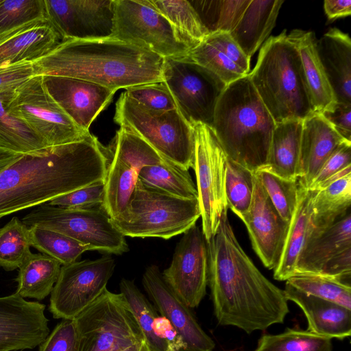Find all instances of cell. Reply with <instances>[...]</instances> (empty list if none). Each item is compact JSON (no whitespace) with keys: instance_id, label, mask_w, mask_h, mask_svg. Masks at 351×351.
Returning a JSON list of instances; mask_svg holds the SVG:
<instances>
[{"instance_id":"6da1fadb","label":"cell","mask_w":351,"mask_h":351,"mask_svg":"<svg viewBox=\"0 0 351 351\" xmlns=\"http://www.w3.org/2000/svg\"><path fill=\"white\" fill-rule=\"evenodd\" d=\"M219 222L207 241L208 285L219 324L250 334L282 324L289 312L284 291L269 280L244 252L227 212Z\"/></svg>"},{"instance_id":"7a4b0ae2","label":"cell","mask_w":351,"mask_h":351,"mask_svg":"<svg viewBox=\"0 0 351 351\" xmlns=\"http://www.w3.org/2000/svg\"><path fill=\"white\" fill-rule=\"evenodd\" d=\"M107 164L105 147L92 134L23 154L0 173V218L104 181Z\"/></svg>"},{"instance_id":"3957f363","label":"cell","mask_w":351,"mask_h":351,"mask_svg":"<svg viewBox=\"0 0 351 351\" xmlns=\"http://www.w3.org/2000/svg\"><path fill=\"white\" fill-rule=\"evenodd\" d=\"M165 58L114 38L64 39L32 62L35 75L90 82L117 91L162 82Z\"/></svg>"},{"instance_id":"277c9868","label":"cell","mask_w":351,"mask_h":351,"mask_svg":"<svg viewBox=\"0 0 351 351\" xmlns=\"http://www.w3.org/2000/svg\"><path fill=\"white\" fill-rule=\"evenodd\" d=\"M275 125L247 75L226 86L210 128L229 158L256 171L266 163Z\"/></svg>"},{"instance_id":"5b68a950","label":"cell","mask_w":351,"mask_h":351,"mask_svg":"<svg viewBox=\"0 0 351 351\" xmlns=\"http://www.w3.org/2000/svg\"><path fill=\"white\" fill-rule=\"evenodd\" d=\"M286 32L265 40L248 74L276 123L315 112L298 51Z\"/></svg>"},{"instance_id":"8992f818","label":"cell","mask_w":351,"mask_h":351,"mask_svg":"<svg viewBox=\"0 0 351 351\" xmlns=\"http://www.w3.org/2000/svg\"><path fill=\"white\" fill-rule=\"evenodd\" d=\"M200 217L198 199L173 196L138 179L125 210L111 220L125 237L169 239L196 225Z\"/></svg>"},{"instance_id":"52a82bcc","label":"cell","mask_w":351,"mask_h":351,"mask_svg":"<svg viewBox=\"0 0 351 351\" xmlns=\"http://www.w3.org/2000/svg\"><path fill=\"white\" fill-rule=\"evenodd\" d=\"M114 121L144 140L162 158L187 170L192 168L193 129L178 108L149 110L123 93L116 104Z\"/></svg>"},{"instance_id":"ba28073f","label":"cell","mask_w":351,"mask_h":351,"mask_svg":"<svg viewBox=\"0 0 351 351\" xmlns=\"http://www.w3.org/2000/svg\"><path fill=\"white\" fill-rule=\"evenodd\" d=\"M74 320L78 351H113L145 341L123 295L107 288Z\"/></svg>"},{"instance_id":"9c48e42d","label":"cell","mask_w":351,"mask_h":351,"mask_svg":"<svg viewBox=\"0 0 351 351\" xmlns=\"http://www.w3.org/2000/svg\"><path fill=\"white\" fill-rule=\"evenodd\" d=\"M112 38L131 43L163 58H186L193 46L151 0H115Z\"/></svg>"},{"instance_id":"30bf717a","label":"cell","mask_w":351,"mask_h":351,"mask_svg":"<svg viewBox=\"0 0 351 351\" xmlns=\"http://www.w3.org/2000/svg\"><path fill=\"white\" fill-rule=\"evenodd\" d=\"M1 99L7 111L28 125L48 147L77 142L91 135L79 128L51 97L42 75L32 77Z\"/></svg>"},{"instance_id":"8fae6325","label":"cell","mask_w":351,"mask_h":351,"mask_svg":"<svg viewBox=\"0 0 351 351\" xmlns=\"http://www.w3.org/2000/svg\"><path fill=\"white\" fill-rule=\"evenodd\" d=\"M21 221L28 228L37 226L60 232L94 250L116 255L129 250L125 236L101 206L77 210L45 203L25 215Z\"/></svg>"},{"instance_id":"7c38bea8","label":"cell","mask_w":351,"mask_h":351,"mask_svg":"<svg viewBox=\"0 0 351 351\" xmlns=\"http://www.w3.org/2000/svg\"><path fill=\"white\" fill-rule=\"evenodd\" d=\"M192 126V168L196 177L202 230L208 241L215 234L222 214L228 209L225 190L227 156L210 126L201 123Z\"/></svg>"},{"instance_id":"4fadbf2b","label":"cell","mask_w":351,"mask_h":351,"mask_svg":"<svg viewBox=\"0 0 351 351\" xmlns=\"http://www.w3.org/2000/svg\"><path fill=\"white\" fill-rule=\"evenodd\" d=\"M105 152L108 164L101 207L113 219L125 210L141 169L164 158L141 138L121 128Z\"/></svg>"},{"instance_id":"5bb4252c","label":"cell","mask_w":351,"mask_h":351,"mask_svg":"<svg viewBox=\"0 0 351 351\" xmlns=\"http://www.w3.org/2000/svg\"><path fill=\"white\" fill-rule=\"evenodd\" d=\"M162 78L185 119L191 125L211 127L217 101L227 85L187 58H165Z\"/></svg>"},{"instance_id":"9a60e30c","label":"cell","mask_w":351,"mask_h":351,"mask_svg":"<svg viewBox=\"0 0 351 351\" xmlns=\"http://www.w3.org/2000/svg\"><path fill=\"white\" fill-rule=\"evenodd\" d=\"M115 266L110 256L62 265L50 297L56 319H74L107 288Z\"/></svg>"},{"instance_id":"2e32d148","label":"cell","mask_w":351,"mask_h":351,"mask_svg":"<svg viewBox=\"0 0 351 351\" xmlns=\"http://www.w3.org/2000/svg\"><path fill=\"white\" fill-rule=\"evenodd\" d=\"M162 275L187 306H199L206 293L208 280L207 241L199 226L195 225L184 233L169 267Z\"/></svg>"},{"instance_id":"e0dca14e","label":"cell","mask_w":351,"mask_h":351,"mask_svg":"<svg viewBox=\"0 0 351 351\" xmlns=\"http://www.w3.org/2000/svg\"><path fill=\"white\" fill-rule=\"evenodd\" d=\"M47 19L64 39L111 38L115 0H44Z\"/></svg>"},{"instance_id":"ac0fdd59","label":"cell","mask_w":351,"mask_h":351,"mask_svg":"<svg viewBox=\"0 0 351 351\" xmlns=\"http://www.w3.org/2000/svg\"><path fill=\"white\" fill-rule=\"evenodd\" d=\"M237 217L245 224L252 247L263 264L274 270L280 262L289 223L275 208L256 171L250 208Z\"/></svg>"},{"instance_id":"d6986e66","label":"cell","mask_w":351,"mask_h":351,"mask_svg":"<svg viewBox=\"0 0 351 351\" xmlns=\"http://www.w3.org/2000/svg\"><path fill=\"white\" fill-rule=\"evenodd\" d=\"M45 305L17 293L0 298V351L33 349L49 334Z\"/></svg>"},{"instance_id":"ffe728a7","label":"cell","mask_w":351,"mask_h":351,"mask_svg":"<svg viewBox=\"0 0 351 351\" xmlns=\"http://www.w3.org/2000/svg\"><path fill=\"white\" fill-rule=\"evenodd\" d=\"M142 283L161 315L182 337V351H213L215 342L201 328L190 308L165 282L156 265L146 267Z\"/></svg>"},{"instance_id":"44dd1931","label":"cell","mask_w":351,"mask_h":351,"mask_svg":"<svg viewBox=\"0 0 351 351\" xmlns=\"http://www.w3.org/2000/svg\"><path fill=\"white\" fill-rule=\"evenodd\" d=\"M56 101L81 129L89 131L93 121L112 100L115 90L76 78L43 76Z\"/></svg>"},{"instance_id":"7402d4cb","label":"cell","mask_w":351,"mask_h":351,"mask_svg":"<svg viewBox=\"0 0 351 351\" xmlns=\"http://www.w3.org/2000/svg\"><path fill=\"white\" fill-rule=\"evenodd\" d=\"M64 40L48 19H38L0 34V66L34 60Z\"/></svg>"},{"instance_id":"603a6c76","label":"cell","mask_w":351,"mask_h":351,"mask_svg":"<svg viewBox=\"0 0 351 351\" xmlns=\"http://www.w3.org/2000/svg\"><path fill=\"white\" fill-rule=\"evenodd\" d=\"M346 141H348L343 138L321 113L314 112L303 120L299 185L308 189L324 162Z\"/></svg>"},{"instance_id":"cb8c5ba5","label":"cell","mask_w":351,"mask_h":351,"mask_svg":"<svg viewBox=\"0 0 351 351\" xmlns=\"http://www.w3.org/2000/svg\"><path fill=\"white\" fill-rule=\"evenodd\" d=\"M287 300L298 305L308 321L307 331L330 339H343L351 335V310L297 289L286 282Z\"/></svg>"},{"instance_id":"d4e9b609","label":"cell","mask_w":351,"mask_h":351,"mask_svg":"<svg viewBox=\"0 0 351 351\" xmlns=\"http://www.w3.org/2000/svg\"><path fill=\"white\" fill-rule=\"evenodd\" d=\"M350 248V210L328 227H314L299 257L295 274H320L330 261Z\"/></svg>"},{"instance_id":"484cf974","label":"cell","mask_w":351,"mask_h":351,"mask_svg":"<svg viewBox=\"0 0 351 351\" xmlns=\"http://www.w3.org/2000/svg\"><path fill=\"white\" fill-rule=\"evenodd\" d=\"M318 56L336 101L351 104V40L348 34L331 28L316 40Z\"/></svg>"},{"instance_id":"4316f807","label":"cell","mask_w":351,"mask_h":351,"mask_svg":"<svg viewBox=\"0 0 351 351\" xmlns=\"http://www.w3.org/2000/svg\"><path fill=\"white\" fill-rule=\"evenodd\" d=\"M315 191L298 184L296 208L289 223L280 262L274 269V278L277 280H287L295 274L300 254L314 228L313 199Z\"/></svg>"},{"instance_id":"83f0119b","label":"cell","mask_w":351,"mask_h":351,"mask_svg":"<svg viewBox=\"0 0 351 351\" xmlns=\"http://www.w3.org/2000/svg\"><path fill=\"white\" fill-rule=\"evenodd\" d=\"M287 36L298 51L315 112L322 113L337 101L318 56L315 34L293 29Z\"/></svg>"},{"instance_id":"f1b7e54d","label":"cell","mask_w":351,"mask_h":351,"mask_svg":"<svg viewBox=\"0 0 351 351\" xmlns=\"http://www.w3.org/2000/svg\"><path fill=\"white\" fill-rule=\"evenodd\" d=\"M283 3V0H250L230 33L250 59L269 36Z\"/></svg>"},{"instance_id":"f546056e","label":"cell","mask_w":351,"mask_h":351,"mask_svg":"<svg viewBox=\"0 0 351 351\" xmlns=\"http://www.w3.org/2000/svg\"><path fill=\"white\" fill-rule=\"evenodd\" d=\"M302 127V120L276 123L266 163L258 170L285 179L298 180Z\"/></svg>"},{"instance_id":"4dcf8cb0","label":"cell","mask_w":351,"mask_h":351,"mask_svg":"<svg viewBox=\"0 0 351 351\" xmlns=\"http://www.w3.org/2000/svg\"><path fill=\"white\" fill-rule=\"evenodd\" d=\"M61 265L59 261L48 255L31 253L19 267L16 293L23 298L43 300L51 293Z\"/></svg>"},{"instance_id":"1f68e13d","label":"cell","mask_w":351,"mask_h":351,"mask_svg":"<svg viewBox=\"0 0 351 351\" xmlns=\"http://www.w3.org/2000/svg\"><path fill=\"white\" fill-rule=\"evenodd\" d=\"M351 171L316 190L313 199V223L328 227L350 210Z\"/></svg>"},{"instance_id":"d6a6232c","label":"cell","mask_w":351,"mask_h":351,"mask_svg":"<svg viewBox=\"0 0 351 351\" xmlns=\"http://www.w3.org/2000/svg\"><path fill=\"white\" fill-rule=\"evenodd\" d=\"M138 179L142 184L180 198L198 199L196 185L189 173L165 159L157 165L143 167Z\"/></svg>"},{"instance_id":"836d02e7","label":"cell","mask_w":351,"mask_h":351,"mask_svg":"<svg viewBox=\"0 0 351 351\" xmlns=\"http://www.w3.org/2000/svg\"><path fill=\"white\" fill-rule=\"evenodd\" d=\"M119 287L121 293L128 303L150 351H171L168 344L157 333L158 315L147 298L132 280L123 278Z\"/></svg>"},{"instance_id":"e575fe53","label":"cell","mask_w":351,"mask_h":351,"mask_svg":"<svg viewBox=\"0 0 351 351\" xmlns=\"http://www.w3.org/2000/svg\"><path fill=\"white\" fill-rule=\"evenodd\" d=\"M48 147H50L28 125L7 111L0 99V148L27 154Z\"/></svg>"},{"instance_id":"d590c367","label":"cell","mask_w":351,"mask_h":351,"mask_svg":"<svg viewBox=\"0 0 351 351\" xmlns=\"http://www.w3.org/2000/svg\"><path fill=\"white\" fill-rule=\"evenodd\" d=\"M31 246L48 255L61 265H66L77 261L81 255L94 249L71 237L49 229L32 226L29 228Z\"/></svg>"},{"instance_id":"8d00e7d4","label":"cell","mask_w":351,"mask_h":351,"mask_svg":"<svg viewBox=\"0 0 351 351\" xmlns=\"http://www.w3.org/2000/svg\"><path fill=\"white\" fill-rule=\"evenodd\" d=\"M209 34L230 33L250 0L189 1Z\"/></svg>"},{"instance_id":"74e56055","label":"cell","mask_w":351,"mask_h":351,"mask_svg":"<svg viewBox=\"0 0 351 351\" xmlns=\"http://www.w3.org/2000/svg\"><path fill=\"white\" fill-rule=\"evenodd\" d=\"M151 1L193 47L209 34L189 1L151 0Z\"/></svg>"},{"instance_id":"f35d334b","label":"cell","mask_w":351,"mask_h":351,"mask_svg":"<svg viewBox=\"0 0 351 351\" xmlns=\"http://www.w3.org/2000/svg\"><path fill=\"white\" fill-rule=\"evenodd\" d=\"M254 351H332V348L330 338L288 328L280 334L263 335Z\"/></svg>"},{"instance_id":"ab89813d","label":"cell","mask_w":351,"mask_h":351,"mask_svg":"<svg viewBox=\"0 0 351 351\" xmlns=\"http://www.w3.org/2000/svg\"><path fill=\"white\" fill-rule=\"evenodd\" d=\"M29 228L14 217L0 228V267L12 271L21 265L30 251Z\"/></svg>"},{"instance_id":"60d3db41","label":"cell","mask_w":351,"mask_h":351,"mask_svg":"<svg viewBox=\"0 0 351 351\" xmlns=\"http://www.w3.org/2000/svg\"><path fill=\"white\" fill-rule=\"evenodd\" d=\"M255 171L233 161L227 156L225 179L228 208L237 216L245 213L252 202Z\"/></svg>"},{"instance_id":"b9f144b4","label":"cell","mask_w":351,"mask_h":351,"mask_svg":"<svg viewBox=\"0 0 351 351\" xmlns=\"http://www.w3.org/2000/svg\"><path fill=\"white\" fill-rule=\"evenodd\" d=\"M286 282L309 295L351 310V287L332 278L313 274H295Z\"/></svg>"},{"instance_id":"7bdbcfd3","label":"cell","mask_w":351,"mask_h":351,"mask_svg":"<svg viewBox=\"0 0 351 351\" xmlns=\"http://www.w3.org/2000/svg\"><path fill=\"white\" fill-rule=\"evenodd\" d=\"M186 58L213 72L226 85L248 75L205 38L189 51Z\"/></svg>"},{"instance_id":"ee69618b","label":"cell","mask_w":351,"mask_h":351,"mask_svg":"<svg viewBox=\"0 0 351 351\" xmlns=\"http://www.w3.org/2000/svg\"><path fill=\"white\" fill-rule=\"evenodd\" d=\"M256 173L275 208L290 223L298 202V180L282 178L265 171Z\"/></svg>"},{"instance_id":"f6af8a7d","label":"cell","mask_w":351,"mask_h":351,"mask_svg":"<svg viewBox=\"0 0 351 351\" xmlns=\"http://www.w3.org/2000/svg\"><path fill=\"white\" fill-rule=\"evenodd\" d=\"M38 19H47L44 0H0V34Z\"/></svg>"},{"instance_id":"bcb514c9","label":"cell","mask_w":351,"mask_h":351,"mask_svg":"<svg viewBox=\"0 0 351 351\" xmlns=\"http://www.w3.org/2000/svg\"><path fill=\"white\" fill-rule=\"evenodd\" d=\"M125 94L149 110L168 111L177 108L175 100L163 81L130 87L125 90Z\"/></svg>"},{"instance_id":"7dc6e473","label":"cell","mask_w":351,"mask_h":351,"mask_svg":"<svg viewBox=\"0 0 351 351\" xmlns=\"http://www.w3.org/2000/svg\"><path fill=\"white\" fill-rule=\"evenodd\" d=\"M104 181H100L58 196L48 204L63 208L77 210L101 207L104 202Z\"/></svg>"},{"instance_id":"c3c4849f","label":"cell","mask_w":351,"mask_h":351,"mask_svg":"<svg viewBox=\"0 0 351 351\" xmlns=\"http://www.w3.org/2000/svg\"><path fill=\"white\" fill-rule=\"evenodd\" d=\"M39 346V351H78V337L74 319H62Z\"/></svg>"},{"instance_id":"681fc988","label":"cell","mask_w":351,"mask_h":351,"mask_svg":"<svg viewBox=\"0 0 351 351\" xmlns=\"http://www.w3.org/2000/svg\"><path fill=\"white\" fill-rule=\"evenodd\" d=\"M351 166V142L339 145L324 162L308 189H318L325 182Z\"/></svg>"},{"instance_id":"f907efd6","label":"cell","mask_w":351,"mask_h":351,"mask_svg":"<svg viewBox=\"0 0 351 351\" xmlns=\"http://www.w3.org/2000/svg\"><path fill=\"white\" fill-rule=\"evenodd\" d=\"M34 76L32 62L24 61L0 66V99L13 93Z\"/></svg>"},{"instance_id":"816d5d0a","label":"cell","mask_w":351,"mask_h":351,"mask_svg":"<svg viewBox=\"0 0 351 351\" xmlns=\"http://www.w3.org/2000/svg\"><path fill=\"white\" fill-rule=\"evenodd\" d=\"M205 39L216 49L226 55L245 73L250 70V58H248L229 32H216L209 34Z\"/></svg>"},{"instance_id":"f5cc1de1","label":"cell","mask_w":351,"mask_h":351,"mask_svg":"<svg viewBox=\"0 0 351 351\" xmlns=\"http://www.w3.org/2000/svg\"><path fill=\"white\" fill-rule=\"evenodd\" d=\"M321 114L343 138L351 142V104L336 102Z\"/></svg>"},{"instance_id":"db71d44e","label":"cell","mask_w":351,"mask_h":351,"mask_svg":"<svg viewBox=\"0 0 351 351\" xmlns=\"http://www.w3.org/2000/svg\"><path fill=\"white\" fill-rule=\"evenodd\" d=\"M156 330L160 338L167 344L171 351H182L184 343L182 337L173 327L170 322L163 316H158Z\"/></svg>"},{"instance_id":"11a10c76","label":"cell","mask_w":351,"mask_h":351,"mask_svg":"<svg viewBox=\"0 0 351 351\" xmlns=\"http://www.w3.org/2000/svg\"><path fill=\"white\" fill-rule=\"evenodd\" d=\"M324 9L329 20L346 17L351 14L350 0H325Z\"/></svg>"},{"instance_id":"9f6ffc18","label":"cell","mask_w":351,"mask_h":351,"mask_svg":"<svg viewBox=\"0 0 351 351\" xmlns=\"http://www.w3.org/2000/svg\"><path fill=\"white\" fill-rule=\"evenodd\" d=\"M22 155L0 148V173Z\"/></svg>"},{"instance_id":"6f0895ef","label":"cell","mask_w":351,"mask_h":351,"mask_svg":"<svg viewBox=\"0 0 351 351\" xmlns=\"http://www.w3.org/2000/svg\"><path fill=\"white\" fill-rule=\"evenodd\" d=\"M113 351H150L145 341Z\"/></svg>"}]
</instances>
